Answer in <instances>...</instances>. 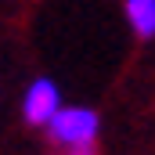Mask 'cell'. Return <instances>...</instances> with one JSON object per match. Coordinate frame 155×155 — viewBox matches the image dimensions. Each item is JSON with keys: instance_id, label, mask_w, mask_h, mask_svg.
<instances>
[{"instance_id": "cell-4", "label": "cell", "mask_w": 155, "mask_h": 155, "mask_svg": "<svg viewBox=\"0 0 155 155\" xmlns=\"http://www.w3.org/2000/svg\"><path fill=\"white\" fill-rule=\"evenodd\" d=\"M54 155H72V152H61V148H58V152H54Z\"/></svg>"}, {"instance_id": "cell-3", "label": "cell", "mask_w": 155, "mask_h": 155, "mask_svg": "<svg viewBox=\"0 0 155 155\" xmlns=\"http://www.w3.org/2000/svg\"><path fill=\"white\" fill-rule=\"evenodd\" d=\"M123 15L141 40L155 36V0H123Z\"/></svg>"}, {"instance_id": "cell-1", "label": "cell", "mask_w": 155, "mask_h": 155, "mask_svg": "<svg viewBox=\"0 0 155 155\" xmlns=\"http://www.w3.org/2000/svg\"><path fill=\"white\" fill-rule=\"evenodd\" d=\"M47 141L61 152L72 155H97V137H101V116L87 105H61L58 116L43 126Z\"/></svg>"}, {"instance_id": "cell-2", "label": "cell", "mask_w": 155, "mask_h": 155, "mask_svg": "<svg viewBox=\"0 0 155 155\" xmlns=\"http://www.w3.org/2000/svg\"><path fill=\"white\" fill-rule=\"evenodd\" d=\"M65 101H61V90H58V83L47 76L33 79L29 87H25V94H22V119L29 123V126H36L43 130L51 119L58 116V108H61Z\"/></svg>"}]
</instances>
